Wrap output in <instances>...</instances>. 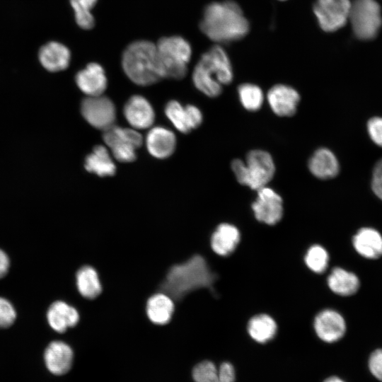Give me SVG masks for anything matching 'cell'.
<instances>
[{
	"label": "cell",
	"mask_w": 382,
	"mask_h": 382,
	"mask_svg": "<svg viewBox=\"0 0 382 382\" xmlns=\"http://www.w3.org/2000/svg\"><path fill=\"white\" fill-rule=\"evenodd\" d=\"M201 31L217 43H229L243 38L249 32V22L240 6L233 1L212 2L204 9Z\"/></svg>",
	"instance_id": "1"
},
{
	"label": "cell",
	"mask_w": 382,
	"mask_h": 382,
	"mask_svg": "<svg viewBox=\"0 0 382 382\" xmlns=\"http://www.w3.org/2000/svg\"><path fill=\"white\" fill-rule=\"evenodd\" d=\"M216 279L206 260L195 255L184 262L172 266L159 286V291L173 301H180L190 292L199 289L213 290Z\"/></svg>",
	"instance_id": "2"
},
{
	"label": "cell",
	"mask_w": 382,
	"mask_h": 382,
	"mask_svg": "<svg viewBox=\"0 0 382 382\" xmlns=\"http://www.w3.org/2000/svg\"><path fill=\"white\" fill-rule=\"evenodd\" d=\"M233 81V69L227 53L219 45L205 52L196 64L192 73L195 86L206 96H219L222 86Z\"/></svg>",
	"instance_id": "3"
},
{
	"label": "cell",
	"mask_w": 382,
	"mask_h": 382,
	"mask_svg": "<svg viewBox=\"0 0 382 382\" xmlns=\"http://www.w3.org/2000/svg\"><path fill=\"white\" fill-rule=\"evenodd\" d=\"M122 66L127 77L139 86H149L163 79L156 45L148 40L129 44L122 53Z\"/></svg>",
	"instance_id": "4"
},
{
	"label": "cell",
	"mask_w": 382,
	"mask_h": 382,
	"mask_svg": "<svg viewBox=\"0 0 382 382\" xmlns=\"http://www.w3.org/2000/svg\"><path fill=\"white\" fill-rule=\"evenodd\" d=\"M231 168L239 183L254 190L265 187L275 172L272 156L260 149L249 151L245 162L238 158L234 159Z\"/></svg>",
	"instance_id": "5"
},
{
	"label": "cell",
	"mask_w": 382,
	"mask_h": 382,
	"mask_svg": "<svg viewBox=\"0 0 382 382\" xmlns=\"http://www.w3.org/2000/svg\"><path fill=\"white\" fill-rule=\"evenodd\" d=\"M156 45L162 78L182 79L192 56L190 44L181 36L163 37Z\"/></svg>",
	"instance_id": "6"
},
{
	"label": "cell",
	"mask_w": 382,
	"mask_h": 382,
	"mask_svg": "<svg viewBox=\"0 0 382 382\" xmlns=\"http://www.w3.org/2000/svg\"><path fill=\"white\" fill-rule=\"evenodd\" d=\"M349 21L358 38L372 39L382 23L380 5L375 0L351 1Z\"/></svg>",
	"instance_id": "7"
},
{
	"label": "cell",
	"mask_w": 382,
	"mask_h": 382,
	"mask_svg": "<svg viewBox=\"0 0 382 382\" xmlns=\"http://www.w3.org/2000/svg\"><path fill=\"white\" fill-rule=\"evenodd\" d=\"M103 139L116 160L129 163L137 158L136 150L143 142L137 131L113 125L104 131Z\"/></svg>",
	"instance_id": "8"
},
{
	"label": "cell",
	"mask_w": 382,
	"mask_h": 382,
	"mask_svg": "<svg viewBox=\"0 0 382 382\" xmlns=\"http://www.w3.org/2000/svg\"><path fill=\"white\" fill-rule=\"evenodd\" d=\"M350 7V0H316L313 11L320 28L330 33L347 23Z\"/></svg>",
	"instance_id": "9"
},
{
	"label": "cell",
	"mask_w": 382,
	"mask_h": 382,
	"mask_svg": "<svg viewBox=\"0 0 382 382\" xmlns=\"http://www.w3.org/2000/svg\"><path fill=\"white\" fill-rule=\"evenodd\" d=\"M81 112L91 126L103 131L113 126L116 119L114 103L109 98L101 95L83 99Z\"/></svg>",
	"instance_id": "10"
},
{
	"label": "cell",
	"mask_w": 382,
	"mask_h": 382,
	"mask_svg": "<svg viewBox=\"0 0 382 382\" xmlns=\"http://www.w3.org/2000/svg\"><path fill=\"white\" fill-rule=\"evenodd\" d=\"M256 199L251 205L255 219L267 225H274L282 218L283 200L273 189L267 186L257 190Z\"/></svg>",
	"instance_id": "11"
},
{
	"label": "cell",
	"mask_w": 382,
	"mask_h": 382,
	"mask_svg": "<svg viewBox=\"0 0 382 382\" xmlns=\"http://www.w3.org/2000/svg\"><path fill=\"white\" fill-rule=\"evenodd\" d=\"M313 328L316 334L321 340L332 343L340 340L345 334L346 323L337 311L325 309L315 317Z\"/></svg>",
	"instance_id": "12"
},
{
	"label": "cell",
	"mask_w": 382,
	"mask_h": 382,
	"mask_svg": "<svg viewBox=\"0 0 382 382\" xmlns=\"http://www.w3.org/2000/svg\"><path fill=\"white\" fill-rule=\"evenodd\" d=\"M267 99L274 113L282 117H289L296 113L300 96L289 86L277 84L269 90Z\"/></svg>",
	"instance_id": "13"
},
{
	"label": "cell",
	"mask_w": 382,
	"mask_h": 382,
	"mask_svg": "<svg viewBox=\"0 0 382 382\" xmlns=\"http://www.w3.org/2000/svg\"><path fill=\"white\" fill-rule=\"evenodd\" d=\"M123 114L129 124L135 129L150 127L155 119V113L150 103L142 96L134 95L124 106Z\"/></svg>",
	"instance_id": "14"
},
{
	"label": "cell",
	"mask_w": 382,
	"mask_h": 382,
	"mask_svg": "<svg viewBox=\"0 0 382 382\" xmlns=\"http://www.w3.org/2000/svg\"><path fill=\"white\" fill-rule=\"evenodd\" d=\"M75 81L79 88L88 96H100L105 91L108 79L103 66L91 62L77 72Z\"/></svg>",
	"instance_id": "15"
},
{
	"label": "cell",
	"mask_w": 382,
	"mask_h": 382,
	"mask_svg": "<svg viewBox=\"0 0 382 382\" xmlns=\"http://www.w3.org/2000/svg\"><path fill=\"white\" fill-rule=\"evenodd\" d=\"M37 57L44 69L50 72H57L68 68L71 52L63 43L52 40L40 47Z\"/></svg>",
	"instance_id": "16"
},
{
	"label": "cell",
	"mask_w": 382,
	"mask_h": 382,
	"mask_svg": "<svg viewBox=\"0 0 382 382\" xmlns=\"http://www.w3.org/2000/svg\"><path fill=\"white\" fill-rule=\"evenodd\" d=\"M47 369L53 374L60 376L71 368L74 352L71 347L62 341H53L46 348L44 354Z\"/></svg>",
	"instance_id": "17"
},
{
	"label": "cell",
	"mask_w": 382,
	"mask_h": 382,
	"mask_svg": "<svg viewBox=\"0 0 382 382\" xmlns=\"http://www.w3.org/2000/svg\"><path fill=\"white\" fill-rule=\"evenodd\" d=\"M146 144L149 153L152 156L164 159L174 152L176 138L170 129L163 127H155L148 132Z\"/></svg>",
	"instance_id": "18"
},
{
	"label": "cell",
	"mask_w": 382,
	"mask_h": 382,
	"mask_svg": "<svg viewBox=\"0 0 382 382\" xmlns=\"http://www.w3.org/2000/svg\"><path fill=\"white\" fill-rule=\"evenodd\" d=\"M240 240L241 233L236 226L228 223H221L212 233L210 245L216 255L226 257L233 253Z\"/></svg>",
	"instance_id": "19"
},
{
	"label": "cell",
	"mask_w": 382,
	"mask_h": 382,
	"mask_svg": "<svg viewBox=\"0 0 382 382\" xmlns=\"http://www.w3.org/2000/svg\"><path fill=\"white\" fill-rule=\"evenodd\" d=\"M47 319L54 331L62 333L79 323V314L74 307L64 301H57L48 308Z\"/></svg>",
	"instance_id": "20"
},
{
	"label": "cell",
	"mask_w": 382,
	"mask_h": 382,
	"mask_svg": "<svg viewBox=\"0 0 382 382\" xmlns=\"http://www.w3.org/2000/svg\"><path fill=\"white\" fill-rule=\"evenodd\" d=\"M308 166L310 172L322 180L333 178L340 171L337 157L327 148L317 149L309 158Z\"/></svg>",
	"instance_id": "21"
},
{
	"label": "cell",
	"mask_w": 382,
	"mask_h": 382,
	"mask_svg": "<svg viewBox=\"0 0 382 382\" xmlns=\"http://www.w3.org/2000/svg\"><path fill=\"white\" fill-rule=\"evenodd\" d=\"M352 244L355 250L367 259H377L382 256V236L374 228H360L354 236Z\"/></svg>",
	"instance_id": "22"
},
{
	"label": "cell",
	"mask_w": 382,
	"mask_h": 382,
	"mask_svg": "<svg viewBox=\"0 0 382 382\" xmlns=\"http://www.w3.org/2000/svg\"><path fill=\"white\" fill-rule=\"evenodd\" d=\"M174 310L173 300L161 291L149 297L146 302L147 317L156 325H163L168 323L172 318Z\"/></svg>",
	"instance_id": "23"
},
{
	"label": "cell",
	"mask_w": 382,
	"mask_h": 382,
	"mask_svg": "<svg viewBox=\"0 0 382 382\" xmlns=\"http://www.w3.org/2000/svg\"><path fill=\"white\" fill-rule=\"evenodd\" d=\"M329 289L335 294L347 296L354 294L359 289L360 282L353 272L341 267H335L328 277Z\"/></svg>",
	"instance_id": "24"
},
{
	"label": "cell",
	"mask_w": 382,
	"mask_h": 382,
	"mask_svg": "<svg viewBox=\"0 0 382 382\" xmlns=\"http://www.w3.org/2000/svg\"><path fill=\"white\" fill-rule=\"evenodd\" d=\"M84 167L88 172L100 177L112 176L116 172V166L108 149L101 145L95 146L86 157Z\"/></svg>",
	"instance_id": "25"
},
{
	"label": "cell",
	"mask_w": 382,
	"mask_h": 382,
	"mask_svg": "<svg viewBox=\"0 0 382 382\" xmlns=\"http://www.w3.org/2000/svg\"><path fill=\"white\" fill-rule=\"evenodd\" d=\"M247 330L255 342L265 344L272 340L277 332V325L274 318L265 313L253 316L248 323Z\"/></svg>",
	"instance_id": "26"
},
{
	"label": "cell",
	"mask_w": 382,
	"mask_h": 382,
	"mask_svg": "<svg viewBox=\"0 0 382 382\" xmlns=\"http://www.w3.org/2000/svg\"><path fill=\"white\" fill-rule=\"evenodd\" d=\"M76 287L80 294L88 299L96 298L102 291L97 271L91 266L81 267L76 274Z\"/></svg>",
	"instance_id": "27"
},
{
	"label": "cell",
	"mask_w": 382,
	"mask_h": 382,
	"mask_svg": "<svg viewBox=\"0 0 382 382\" xmlns=\"http://www.w3.org/2000/svg\"><path fill=\"white\" fill-rule=\"evenodd\" d=\"M98 0H69L78 26L83 30H91L95 25V18L91 9Z\"/></svg>",
	"instance_id": "28"
},
{
	"label": "cell",
	"mask_w": 382,
	"mask_h": 382,
	"mask_svg": "<svg viewBox=\"0 0 382 382\" xmlns=\"http://www.w3.org/2000/svg\"><path fill=\"white\" fill-rule=\"evenodd\" d=\"M238 93L241 103L247 110L254 112L262 107L264 95L258 86L249 83L241 84Z\"/></svg>",
	"instance_id": "29"
},
{
	"label": "cell",
	"mask_w": 382,
	"mask_h": 382,
	"mask_svg": "<svg viewBox=\"0 0 382 382\" xmlns=\"http://www.w3.org/2000/svg\"><path fill=\"white\" fill-rule=\"evenodd\" d=\"M165 114L179 132L187 134L192 130L189 125L186 108L179 102L169 101L165 107Z\"/></svg>",
	"instance_id": "30"
},
{
	"label": "cell",
	"mask_w": 382,
	"mask_h": 382,
	"mask_svg": "<svg viewBox=\"0 0 382 382\" xmlns=\"http://www.w3.org/2000/svg\"><path fill=\"white\" fill-rule=\"evenodd\" d=\"M304 261L311 271L315 273H322L328 267L329 255L323 246L317 244L313 245L308 249Z\"/></svg>",
	"instance_id": "31"
},
{
	"label": "cell",
	"mask_w": 382,
	"mask_h": 382,
	"mask_svg": "<svg viewBox=\"0 0 382 382\" xmlns=\"http://www.w3.org/2000/svg\"><path fill=\"white\" fill-rule=\"evenodd\" d=\"M195 382H220L218 368L210 361H203L197 364L192 370Z\"/></svg>",
	"instance_id": "32"
},
{
	"label": "cell",
	"mask_w": 382,
	"mask_h": 382,
	"mask_svg": "<svg viewBox=\"0 0 382 382\" xmlns=\"http://www.w3.org/2000/svg\"><path fill=\"white\" fill-rule=\"evenodd\" d=\"M16 318V310L6 299L0 297V328L11 326Z\"/></svg>",
	"instance_id": "33"
},
{
	"label": "cell",
	"mask_w": 382,
	"mask_h": 382,
	"mask_svg": "<svg viewBox=\"0 0 382 382\" xmlns=\"http://www.w3.org/2000/svg\"><path fill=\"white\" fill-rule=\"evenodd\" d=\"M367 130L371 140L382 147V117L371 118L367 123Z\"/></svg>",
	"instance_id": "34"
},
{
	"label": "cell",
	"mask_w": 382,
	"mask_h": 382,
	"mask_svg": "<svg viewBox=\"0 0 382 382\" xmlns=\"http://www.w3.org/2000/svg\"><path fill=\"white\" fill-rule=\"evenodd\" d=\"M369 366L371 374L382 381V349H376L371 354Z\"/></svg>",
	"instance_id": "35"
},
{
	"label": "cell",
	"mask_w": 382,
	"mask_h": 382,
	"mask_svg": "<svg viewBox=\"0 0 382 382\" xmlns=\"http://www.w3.org/2000/svg\"><path fill=\"white\" fill-rule=\"evenodd\" d=\"M371 188L374 194L382 199V159L374 167L371 180Z\"/></svg>",
	"instance_id": "36"
},
{
	"label": "cell",
	"mask_w": 382,
	"mask_h": 382,
	"mask_svg": "<svg viewBox=\"0 0 382 382\" xmlns=\"http://www.w3.org/2000/svg\"><path fill=\"white\" fill-rule=\"evenodd\" d=\"M220 382H234L236 372L233 366L228 361L223 362L218 368Z\"/></svg>",
	"instance_id": "37"
},
{
	"label": "cell",
	"mask_w": 382,
	"mask_h": 382,
	"mask_svg": "<svg viewBox=\"0 0 382 382\" xmlns=\"http://www.w3.org/2000/svg\"><path fill=\"white\" fill-rule=\"evenodd\" d=\"M185 108L191 129L198 127L202 124L203 119L200 110L193 105H187Z\"/></svg>",
	"instance_id": "38"
},
{
	"label": "cell",
	"mask_w": 382,
	"mask_h": 382,
	"mask_svg": "<svg viewBox=\"0 0 382 382\" xmlns=\"http://www.w3.org/2000/svg\"><path fill=\"white\" fill-rule=\"evenodd\" d=\"M8 267V257L6 253L0 249V278L3 277L7 273Z\"/></svg>",
	"instance_id": "39"
},
{
	"label": "cell",
	"mask_w": 382,
	"mask_h": 382,
	"mask_svg": "<svg viewBox=\"0 0 382 382\" xmlns=\"http://www.w3.org/2000/svg\"><path fill=\"white\" fill-rule=\"evenodd\" d=\"M323 382H345L342 379L337 376H331L326 378Z\"/></svg>",
	"instance_id": "40"
},
{
	"label": "cell",
	"mask_w": 382,
	"mask_h": 382,
	"mask_svg": "<svg viewBox=\"0 0 382 382\" xmlns=\"http://www.w3.org/2000/svg\"><path fill=\"white\" fill-rule=\"evenodd\" d=\"M280 1H285V0H280Z\"/></svg>",
	"instance_id": "41"
}]
</instances>
